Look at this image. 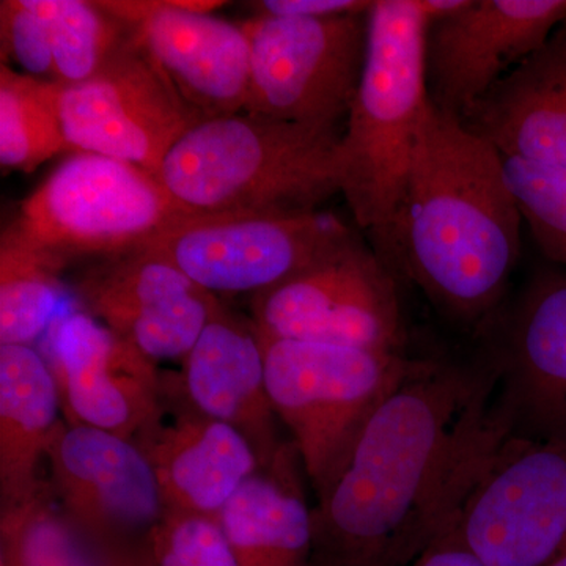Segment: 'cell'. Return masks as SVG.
Wrapping results in <instances>:
<instances>
[{"label": "cell", "instance_id": "obj_1", "mask_svg": "<svg viewBox=\"0 0 566 566\" xmlns=\"http://www.w3.org/2000/svg\"><path fill=\"white\" fill-rule=\"evenodd\" d=\"M509 436L490 354L420 357L312 509L311 566H409Z\"/></svg>", "mask_w": 566, "mask_h": 566}, {"label": "cell", "instance_id": "obj_2", "mask_svg": "<svg viewBox=\"0 0 566 566\" xmlns=\"http://www.w3.org/2000/svg\"><path fill=\"white\" fill-rule=\"evenodd\" d=\"M523 222L501 153L428 104L395 226V274L485 337L505 308Z\"/></svg>", "mask_w": 566, "mask_h": 566}, {"label": "cell", "instance_id": "obj_3", "mask_svg": "<svg viewBox=\"0 0 566 566\" xmlns=\"http://www.w3.org/2000/svg\"><path fill=\"white\" fill-rule=\"evenodd\" d=\"M342 134L248 112L205 118L170 148L156 178L185 218L316 211L340 192Z\"/></svg>", "mask_w": 566, "mask_h": 566}, {"label": "cell", "instance_id": "obj_4", "mask_svg": "<svg viewBox=\"0 0 566 566\" xmlns=\"http://www.w3.org/2000/svg\"><path fill=\"white\" fill-rule=\"evenodd\" d=\"M427 25L417 0H375L368 11L364 73L337 153L340 193L394 274L395 226L430 104L424 84Z\"/></svg>", "mask_w": 566, "mask_h": 566}, {"label": "cell", "instance_id": "obj_5", "mask_svg": "<svg viewBox=\"0 0 566 566\" xmlns=\"http://www.w3.org/2000/svg\"><path fill=\"white\" fill-rule=\"evenodd\" d=\"M262 340L271 403L292 434L318 497L415 357L314 342Z\"/></svg>", "mask_w": 566, "mask_h": 566}, {"label": "cell", "instance_id": "obj_6", "mask_svg": "<svg viewBox=\"0 0 566 566\" xmlns=\"http://www.w3.org/2000/svg\"><path fill=\"white\" fill-rule=\"evenodd\" d=\"M181 218L158 178L133 164L76 153L22 200L11 232L65 268L137 248Z\"/></svg>", "mask_w": 566, "mask_h": 566}, {"label": "cell", "instance_id": "obj_7", "mask_svg": "<svg viewBox=\"0 0 566 566\" xmlns=\"http://www.w3.org/2000/svg\"><path fill=\"white\" fill-rule=\"evenodd\" d=\"M251 308L264 338L408 354L397 275L353 233Z\"/></svg>", "mask_w": 566, "mask_h": 566}, {"label": "cell", "instance_id": "obj_8", "mask_svg": "<svg viewBox=\"0 0 566 566\" xmlns=\"http://www.w3.org/2000/svg\"><path fill=\"white\" fill-rule=\"evenodd\" d=\"M368 11L326 18L256 14L241 22L251 43L244 112L340 129L364 73Z\"/></svg>", "mask_w": 566, "mask_h": 566}, {"label": "cell", "instance_id": "obj_9", "mask_svg": "<svg viewBox=\"0 0 566 566\" xmlns=\"http://www.w3.org/2000/svg\"><path fill=\"white\" fill-rule=\"evenodd\" d=\"M352 230L323 211L178 218L142 244L166 253L205 292L262 293L311 266Z\"/></svg>", "mask_w": 566, "mask_h": 566}, {"label": "cell", "instance_id": "obj_10", "mask_svg": "<svg viewBox=\"0 0 566 566\" xmlns=\"http://www.w3.org/2000/svg\"><path fill=\"white\" fill-rule=\"evenodd\" d=\"M44 461L55 501L85 542L111 558L150 554V535L166 506L132 439L62 422Z\"/></svg>", "mask_w": 566, "mask_h": 566}, {"label": "cell", "instance_id": "obj_11", "mask_svg": "<svg viewBox=\"0 0 566 566\" xmlns=\"http://www.w3.org/2000/svg\"><path fill=\"white\" fill-rule=\"evenodd\" d=\"M453 531L485 566H546L566 553V450L506 436Z\"/></svg>", "mask_w": 566, "mask_h": 566}, {"label": "cell", "instance_id": "obj_12", "mask_svg": "<svg viewBox=\"0 0 566 566\" xmlns=\"http://www.w3.org/2000/svg\"><path fill=\"white\" fill-rule=\"evenodd\" d=\"M57 111L70 150L129 163L153 177L203 120L129 36L91 80L59 84Z\"/></svg>", "mask_w": 566, "mask_h": 566}, {"label": "cell", "instance_id": "obj_13", "mask_svg": "<svg viewBox=\"0 0 566 566\" xmlns=\"http://www.w3.org/2000/svg\"><path fill=\"white\" fill-rule=\"evenodd\" d=\"M129 29L155 69L203 118L241 114L251 81V43L241 22L211 14L219 0L96 2Z\"/></svg>", "mask_w": 566, "mask_h": 566}, {"label": "cell", "instance_id": "obj_14", "mask_svg": "<svg viewBox=\"0 0 566 566\" xmlns=\"http://www.w3.org/2000/svg\"><path fill=\"white\" fill-rule=\"evenodd\" d=\"M483 338L509 436L566 450V271L532 275Z\"/></svg>", "mask_w": 566, "mask_h": 566}, {"label": "cell", "instance_id": "obj_15", "mask_svg": "<svg viewBox=\"0 0 566 566\" xmlns=\"http://www.w3.org/2000/svg\"><path fill=\"white\" fill-rule=\"evenodd\" d=\"M566 21V0H464L430 18L424 35L428 102L461 118L538 51Z\"/></svg>", "mask_w": 566, "mask_h": 566}, {"label": "cell", "instance_id": "obj_16", "mask_svg": "<svg viewBox=\"0 0 566 566\" xmlns=\"http://www.w3.org/2000/svg\"><path fill=\"white\" fill-rule=\"evenodd\" d=\"M74 293L84 312L156 364L185 359L221 305L148 244L98 259Z\"/></svg>", "mask_w": 566, "mask_h": 566}, {"label": "cell", "instance_id": "obj_17", "mask_svg": "<svg viewBox=\"0 0 566 566\" xmlns=\"http://www.w3.org/2000/svg\"><path fill=\"white\" fill-rule=\"evenodd\" d=\"M46 335L65 422L136 438L161 406L158 364L84 311L57 316Z\"/></svg>", "mask_w": 566, "mask_h": 566}, {"label": "cell", "instance_id": "obj_18", "mask_svg": "<svg viewBox=\"0 0 566 566\" xmlns=\"http://www.w3.org/2000/svg\"><path fill=\"white\" fill-rule=\"evenodd\" d=\"M132 441L155 472L166 512L216 516L263 469L240 431L197 411L166 376L158 412Z\"/></svg>", "mask_w": 566, "mask_h": 566}, {"label": "cell", "instance_id": "obj_19", "mask_svg": "<svg viewBox=\"0 0 566 566\" xmlns=\"http://www.w3.org/2000/svg\"><path fill=\"white\" fill-rule=\"evenodd\" d=\"M181 363L174 382L186 401L240 431L262 468L273 464L290 442L279 436L281 420L268 394L263 340L253 319L221 303Z\"/></svg>", "mask_w": 566, "mask_h": 566}, {"label": "cell", "instance_id": "obj_20", "mask_svg": "<svg viewBox=\"0 0 566 566\" xmlns=\"http://www.w3.org/2000/svg\"><path fill=\"white\" fill-rule=\"evenodd\" d=\"M460 122L506 158L566 169V21Z\"/></svg>", "mask_w": 566, "mask_h": 566}, {"label": "cell", "instance_id": "obj_21", "mask_svg": "<svg viewBox=\"0 0 566 566\" xmlns=\"http://www.w3.org/2000/svg\"><path fill=\"white\" fill-rule=\"evenodd\" d=\"M292 442L238 488L216 515L238 566H311L314 520L305 502Z\"/></svg>", "mask_w": 566, "mask_h": 566}, {"label": "cell", "instance_id": "obj_22", "mask_svg": "<svg viewBox=\"0 0 566 566\" xmlns=\"http://www.w3.org/2000/svg\"><path fill=\"white\" fill-rule=\"evenodd\" d=\"M61 395L46 357L31 345H0V509L20 504L43 482Z\"/></svg>", "mask_w": 566, "mask_h": 566}, {"label": "cell", "instance_id": "obj_23", "mask_svg": "<svg viewBox=\"0 0 566 566\" xmlns=\"http://www.w3.org/2000/svg\"><path fill=\"white\" fill-rule=\"evenodd\" d=\"M0 512V566H115L71 526L48 479Z\"/></svg>", "mask_w": 566, "mask_h": 566}, {"label": "cell", "instance_id": "obj_24", "mask_svg": "<svg viewBox=\"0 0 566 566\" xmlns=\"http://www.w3.org/2000/svg\"><path fill=\"white\" fill-rule=\"evenodd\" d=\"M57 82L0 66V164L31 174L70 150L57 111Z\"/></svg>", "mask_w": 566, "mask_h": 566}, {"label": "cell", "instance_id": "obj_25", "mask_svg": "<svg viewBox=\"0 0 566 566\" xmlns=\"http://www.w3.org/2000/svg\"><path fill=\"white\" fill-rule=\"evenodd\" d=\"M62 266L10 229L0 241V345H31L57 319Z\"/></svg>", "mask_w": 566, "mask_h": 566}, {"label": "cell", "instance_id": "obj_26", "mask_svg": "<svg viewBox=\"0 0 566 566\" xmlns=\"http://www.w3.org/2000/svg\"><path fill=\"white\" fill-rule=\"evenodd\" d=\"M46 25L55 82L80 84L91 80L120 46L122 24L84 0H31Z\"/></svg>", "mask_w": 566, "mask_h": 566}, {"label": "cell", "instance_id": "obj_27", "mask_svg": "<svg viewBox=\"0 0 566 566\" xmlns=\"http://www.w3.org/2000/svg\"><path fill=\"white\" fill-rule=\"evenodd\" d=\"M502 161L510 191L539 251L566 268V169L506 156Z\"/></svg>", "mask_w": 566, "mask_h": 566}, {"label": "cell", "instance_id": "obj_28", "mask_svg": "<svg viewBox=\"0 0 566 566\" xmlns=\"http://www.w3.org/2000/svg\"><path fill=\"white\" fill-rule=\"evenodd\" d=\"M155 566H238L218 517L164 513L150 535Z\"/></svg>", "mask_w": 566, "mask_h": 566}, {"label": "cell", "instance_id": "obj_29", "mask_svg": "<svg viewBox=\"0 0 566 566\" xmlns=\"http://www.w3.org/2000/svg\"><path fill=\"white\" fill-rule=\"evenodd\" d=\"M0 32L3 61L11 59L28 76L55 82L50 36L31 0H2Z\"/></svg>", "mask_w": 566, "mask_h": 566}, {"label": "cell", "instance_id": "obj_30", "mask_svg": "<svg viewBox=\"0 0 566 566\" xmlns=\"http://www.w3.org/2000/svg\"><path fill=\"white\" fill-rule=\"evenodd\" d=\"M374 6L367 0H263L256 3L260 14L283 18H326L364 13Z\"/></svg>", "mask_w": 566, "mask_h": 566}, {"label": "cell", "instance_id": "obj_31", "mask_svg": "<svg viewBox=\"0 0 566 566\" xmlns=\"http://www.w3.org/2000/svg\"><path fill=\"white\" fill-rule=\"evenodd\" d=\"M409 566H485L458 538L452 523Z\"/></svg>", "mask_w": 566, "mask_h": 566}, {"label": "cell", "instance_id": "obj_32", "mask_svg": "<svg viewBox=\"0 0 566 566\" xmlns=\"http://www.w3.org/2000/svg\"><path fill=\"white\" fill-rule=\"evenodd\" d=\"M115 566H155L151 556L115 558Z\"/></svg>", "mask_w": 566, "mask_h": 566}, {"label": "cell", "instance_id": "obj_33", "mask_svg": "<svg viewBox=\"0 0 566 566\" xmlns=\"http://www.w3.org/2000/svg\"><path fill=\"white\" fill-rule=\"evenodd\" d=\"M546 566H566V553L562 554L560 557H557L556 560L551 562V564Z\"/></svg>", "mask_w": 566, "mask_h": 566}]
</instances>
